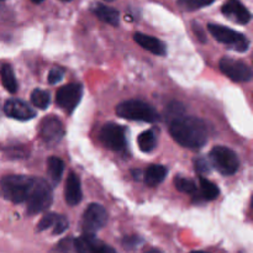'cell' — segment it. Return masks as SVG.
Instances as JSON below:
<instances>
[{
	"instance_id": "obj_1",
	"label": "cell",
	"mask_w": 253,
	"mask_h": 253,
	"mask_svg": "<svg viewBox=\"0 0 253 253\" xmlns=\"http://www.w3.org/2000/svg\"><path fill=\"white\" fill-rule=\"evenodd\" d=\"M170 136L180 146L200 148L208 141V128L204 121L193 116H178L170 121Z\"/></svg>"
},
{
	"instance_id": "obj_11",
	"label": "cell",
	"mask_w": 253,
	"mask_h": 253,
	"mask_svg": "<svg viewBox=\"0 0 253 253\" xmlns=\"http://www.w3.org/2000/svg\"><path fill=\"white\" fill-rule=\"evenodd\" d=\"M40 136L48 145H54L64 136V127L56 116L51 115L40 124Z\"/></svg>"
},
{
	"instance_id": "obj_37",
	"label": "cell",
	"mask_w": 253,
	"mask_h": 253,
	"mask_svg": "<svg viewBox=\"0 0 253 253\" xmlns=\"http://www.w3.org/2000/svg\"><path fill=\"white\" fill-rule=\"evenodd\" d=\"M0 1H2V0H0Z\"/></svg>"
},
{
	"instance_id": "obj_16",
	"label": "cell",
	"mask_w": 253,
	"mask_h": 253,
	"mask_svg": "<svg viewBox=\"0 0 253 253\" xmlns=\"http://www.w3.org/2000/svg\"><path fill=\"white\" fill-rule=\"evenodd\" d=\"M91 12L99 20L111 25V26H118L119 22H120V15H119L118 10L106 6L105 4H101V2H95V4L91 5Z\"/></svg>"
},
{
	"instance_id": "obj_14",
	"label": "cell",
	"mask_w": 253,
	"mask_h": 253,
	"mask_svg": "<svg viewBox=\"0 0 253 253\" xmlns=\"http://www.w3.org/2000/svg\"><path fill=\"white\" fill-rule=\"evenodd\" d=\"M64 199H66L67 204L74 207L78 205L83 199V194H82V187L81 180L76 173H69L68 178L66 182V188H64Z\"/></svg>"
},
{
	"instance_id": "obj_20",
	"label": "cell",
	"mask_w": 253,
	"mask_h": 253,
	"mask_svg": "<svg viewBox=\"0 0 253 253\" xmlns=\"http://www.w3.org/2000/svg\"><path fill=\"white\" fill-rule=\"evenodd\" d=\"M47 168H48V174L51 177L52 182L57 184L61 180L62 175H63L64 162L61 158L49 157L47 160Z\"/></svg>"
},
{
	"instance_id": "obj_2",
	"label": "cell",
	"mask_w": 253,
	"mask_h": 253,
	"mask_svg": "<svg viewBox=\"0 0 253 253\" xmlns=\"http://www.w3.org/2000/svg\"><path fill=\"white\" fill-rule=\"evenodd\" d=\"M34 182L35 178L29 177V175H5L0 180V189L5 199L14 204H20L27 200Z\"/></svg>"
},
{
	"instance_id": "obj_17",
	"label": "cell",
	"mask_w": 253,
	"mask_h": 253,
	"mask_svg": "<svg viewBox=\"0 0 253 253\" xmlns=\"http://www.w3.org/2000/svg\"><path fill=\"white\" fill-rule=\"evenodd\" d=\"M49 253H86V251L82 237H78V239L67 237V239L61 240Z\"/></svg>"
},
{
	"instance_id": "obj_27",
	"label": "cell",
	"mask_w": 253,
	"mask_h": 253,
	"mask_svg": "<svg viewBox=\"0 0 253 253\" xmlns=\"http://www.w3.org/2000/svg\"><path fill=\"white\" fill-rule=\"evenodd\" d=\"M52 234L53 235H61L68 229V219L63 215H58L56 222H54L53 227H52Z\"/></svg>"
},
{
	"instance_id": "obj_18",
	"label": "cell",
	"mask_w": 253,
	"mask_h": 253,
	"mask_svg": "<svg viewBox=\"0 0 253 253\" xmlns=\"http://www.w3.org/2000/svg\"><path fill=\"white\" fill-rule=\"evenodd\" d=\"M167 168L161 165H151L143 173V180L150 187H156L161 184L167 177Z\"/></svg>"
},
{
	"instance_id": "obj_29",
	"label": "cell",
	"mask_w": 253,
	"mask_h": 253,
	"mask_svg": "<svg viewBox=\"0 0 253 253\" xmlns=\"http://www.w3.org/2000/svg\"><path fill=\"white\" fill-rule=\"evenodd\" d=\"M194 167L199 174H208L210 172V169H211L208 161L204 160V158H197L194 161Z\"/></svg>"
},
{
	"instance_id": "obj_24",
	"label": "cell",
	"mask_w": 253,
	"mask_h": 253,
	"mask_svg": "<svg viewBox=\"0 0 253 253\" xmlns=\"http://www.w3.org/2000/svg\"><path fill=\"white\" fill-rule=\"evenodd\" d=\"M215 0H178V6L184 11H194L209 6Z\"/></svg>"
},
{
	"instance_id": "obj_21",
	"label": "cell",
	"mask_w": 253,
	"mask_h": 253,
	"mask_svg": "<svg viewBox=\"0 0 253 253\" xmlns=\"http://www.w3.org/2000/svg\"><path fill=\"white\" fill-rule=\"evenodd\" d=\"M137 143H138V147L142 152H151V151L155 150L156 147V143H157V136L156 133L153 132L152 130H147V131H143V132L140 133L137 138Z\"/></svg>"
},
{
	"instance_id": "obj_34",
	"label": "cell",
	"mask_w": 253,
	"mask_h": 253,
	"mask_svg": "<svg viewBox=\"0 0 253 253\" xmlns=\"http://www.w3.org/2000/svg\"><path fill=\"white\" fill-rule=\"evenodd\" d=\"M190 253H208V252H204V251H193V252H190Z\"/></svg>"
},
{
	"instance_id": "obj_35",
	"label": "cell",
	"mask_w": 253,
	"mask_h": 253,
	"mask_svg": "<svg viewBox=\"0 0 253 253\" xmlns=\"http://www.w3.org/2000/svg\"><path fill=\"white\" fill-rule=\"evenodd\" d=\"M62 1H71V0H62Z\"/></svg>"
},
{
	"instance_id": "obj_6",
	"label": "cell",
	"mask_w": 253,
	"mask_h": 253,
	"mask_svg": "<svg viewBox=\"0 0 253 253\" xmlns=\"http://www.w3.org/2000/svg\"><path fill=\"white\" fill-rule=\"evenodd\" d=\"M210 160L219 173L224 175H232L240 167V161L236 153L225 146H216L210 151Z\"/></svg>"
},
{
	"instance_id": "obj_8",
	"label": "cell",
	"mask_w": 253,
	"mask_h": 253,
	"mask_svg": "<svg viewBox=\"0 0 253 253\" xmlns=\"http://www.w3.org/2000/svg\"><path fill=\"white\" fill-rule=\"evenodd\" d=\"M83 96V86L79 83H71L57 90L56 103L66 113L72 114Z\"/></svg>"
},
{
	"instance_id": "obj_15",
	"label": "cell",
	"mask_w": 253,
	"mask_h": 253,
	"mask_svg": "<svg viewBox=\"0 0 253 253\" xmlns=\"http://www.w3.org/2000/svg\"><path fill=\"white\" fill-rule=\"evenodd\" d=\"M133 40H135L142 48L151 52V53L157 54V56H165V54L167 53L166 44L163 43L161 40H158L157 37L150 36V35L146 34H141V32H136V34L133 35Z\"/></svg>"
},
{
	"instance_id": "obj_4",
	"label": "cell",
	"mask_w": 253,
	"mask_h": 253,
	"mask_svg": "<svg viewBox=\"0 0 253 253\" xmlns=\"http://www.w3.org/2000/svg\"><path fill=\"white\" fill-rule=\"evenodd\" d=\"M53 200V193L48 183L43 179H35L27 198V214L36 215L48 209Z\"/></svg>"
},
{
	"instance_id": "obj_26",
	"label": "cell",
	"mask_w": 253,
	"mask_h": 253,
	"mask_svg": "<svg viewBox=\"0 0 253 253\" xmlns=\"http://www.w3.org/2000/svg\"><path fill=\"white\" fill-rule=\"evenodd\" d=\"M57 217H58V214H54V212H49V214H46L43 217H42L41 220H40L39 224H37L36 231L37 232H42V231H44V230L53 227V225H54V222H56Z\"/></svg>"
},
{
	"instance_id": "obj_19",
	"label": "cell",
	"mask_w": 253,
	"mask_h": 253,
	"mask_svg": "<svg viewBox=\"0 0 253 253\" xmlns=\"http://www.w3.org/2000/svg\"><path fill=\"white\" fill-rule=\"evenodd\" d=\"M0 78H1V83L4 88L6 89L9 93L14 94L17 91V82L15 78L14 71H12L10 64H4L0 68Z\"/></svg>"
},
{
	"instance_id": "obj_31",
	"label": "cell",
	"mask_w": 253,
	"mask_h": 253,
	"mask_svg": "<svg viewBox=\"0 0 253 253\" xmlns=\"http://www.w3.org/2000/svg\"><path fill=\"white\" fill-rule=\"evenodd\" d=\"M89 253H118V252H116L113 247L108 246V245L103 244V242L100 241V244L96 245V246L94 247V249Z\"/></svg>"
},
{
	"instance_id": "obj_3",
	"label": "cell",
	"mask_w": 253,
	"mask_h": 253,
	"mask_svg": "<svg viewBox=\"0 0 253 253\" xmlns=\"http://www.w3.org/2000/svg\"><path fill=\"white\" fill-rule=\"evenodd\" d=\"M116 114L123 119L133 121H145V123H156L160 120L157 111L141 100H127L119 104Z\"/></svg>"
},
{
	"instance_id": "obj_36",
	"label": "cell",
	"mask_w": 253,
	"mask_h": 253,
	"mask_svg": "<svg viewBox=\"0 0 253 253\" xmlns=\"http://www.w3.org/2000/svg\"><path fill=\"white\" fill-rule=\"evenodd\" d=\"M108 1H111V0H108Z\"/></svg>"
},
{
	"instance_id": "obj_33",
	"label": "cell",
	"mask_w": 253,
	"mask_h": 253,
	"mask_svg": "<svg viewBox=\"0 0 253 253\" xmlns=\"http://www.w3.org/2000/svg\"><path fill=\"white\" fill-rule=\"evenodd\" d=\"M32 2H35V4H40V2H42L43 0H31Z\"/></svg>"
},
{
	"instance_id": "obj_7",
	"label": "cell",
	"mask_w": 253,
	"mask_h": 253,
	"mask_svg": "<svg viewBox=\"0 0 253 253\" xmlns=\"http://www.w3.org/2000/svg\"><path fill=\"white\" fill-rule=\"evenodd\" d=\"M108 222V211L100 204H90L82 217V229L84 234L94 235L103 229Z\"/></svg>"
},
{
	"instance_id": "obj_28",
	"label": "cell",
	"mask_w": 253,
	"mask_h": 253,
	"mask_svg": "<svg viewBox=\"0 0 253 253\" xmlns=\"http://www.w3.org/2000/svg\"><path fill=\"white\" fill-rule=\"evenodd\" d=\"M143 239L140 236H136V235H132V236H126L123 239V246L127 250H133L136 247H138L140 245H142Z\"/></svg>"
},
{
	"instance_id": "obj_23",
	"label": "cell",
	"mask_w": 253,
	"mask_h": 253,
	"mask_svg": "<svg viewBox=\"0 0 253 253\" xmlns=\"http://www.w3.org/2000/svg\"><path fill=\"white\" fill-rule=\"evenodd\" d=\"M31 103L36 108L44 110V109L48 108L49 103H51V96H49L48 91L35 89L31 94Z\"/></svg>"
},
{
	"instance_id": "obj_5",
	"label": "cell",
	"mask_w": 253,
	"mask_h": 253,
	"mask_svg": "<svg viewBox=\"0 0 253 253\" xmlns=\"http://www.w3.org/2000/svg\"><path fill=\"white\" fill-rule=\"evenodd\" d=\"M210 34L215 37L221 43L227 44L231 48H234L237 52H246L250 47V41L245 35L235 31L227 26L217 24H209L208 25Z\"/></svg>"
},
{
	"instance_id": "obj_12",
	"label": "cell",
	"mask_w": 253,
	"mask_h": 253,
	"mask_svg": "<svg viewBox=\"0 0 253 253\" xmlns=\"http://www.w3.org/2000/svg\"><path fill=\"white\" fill-rule=\"evenodd\" d=\"M4 113L9 118L19 121L31 120L36 116L35 109L19 99H9L4 105Z\"/></svg>"
},
{
	"instance_id": "obj_30",
	"label": "cell",
	"mask_w": 253,
	"mask_h": 253,
	"mask_svg": "<svg viewBox=\"0 0 253 253\" xmlns=\"http://www.w3.org/2000/svg\"><path fill=\"white\" fill-rule=\"evenodd\" d=\"M64 71L61 68H53L51 69V72L48 73V83L49 84H57L58 82H61L63 79Z\"/></svg>"
},
{
	"instance_id": "obj_13",
	"label": "cell",
	"mask_w": 253,
	"mask_h": 253,
	"mask_svg": "<svg viewBox=\"0 0 253 253\" xmlns=\"http://www.w3.org/2000/svg\"><path fill=\"white\" fill-rule=\"evenodd\" d=\"M221 12L236 24L246 25L251 21V12L240 0H229L221 7Z\"/></svg>"
},
{
	"instance_id": "obj_10",
	"label": "cell",
	"mask_w": 253,
	"mask_h": 253,
	"mask_svg": "<svg viewBox=\"0 0 253 253\" xmlns=\"http://www.w3.org/2000/svg\"><path fill=\"white\" fill-rule=\"evenodd\" d=\"M100 140L104 146L113 151H121L125 147V131L120 125L109 123L103 126L100 131Z\"/></svg>"
},
{
	"instance_id": "obj_32",
	"label": "cell",
	"mask_w": 253,
	"mask_h": 253,
	"mask_svg": "<svg viewBox=\"0 0 253 253\" xmlns=\"http://www.w3.org/2000/svg\"><path fill=\"white\" fill-rule=\"evenodd\" d=\"M146 253H162V252L157 249H150L148 251H146Z\"/></svg>"
},
{
	"instance_id": "obj_25",
	"label": "cell",
	"mask_w": 253,
	"mask_h": 253,
	"mask_svg": "<svg viewBox=\"0 0 253 253\" xmlns=\"http://www.w3.org/2000/svg\"><path fill=\"white\" fill-rule=\"evenodd\" d=\"M174 185L182 193H188V194H195L197 193V184L194 183V180L188 179V178L177 177L174 179Z\"/></svg>"
},
{
	"instance_id": "obj_9",
	"label": "cell",
	"mask_w": 253,
	"mask_h": 253,
	"mask_svg": "<svg viewBox=\"0 0 253 253\" xmlns=\"http://www.w3.org/2000/svg\"><path fill=\"white\" fill-rule=\"evenodd\" d=\"M220 69L222 73L234 82H249L252 79V69L242 61L222 57L220 59Z\"/></svg>"
},
{
	"instance_id": "obj_22",
	"label": "cell",
	"mask_w": 253,
	"mask_h": 253,
	"mask_svg": "<svg viewBox=\"0 0 253 253\" xmlns=\"http://www.w3.org/2000/svg\"><path fill=\"white\" fill-rule=\"evenodd\" d=\"M199 184H200V193H202L203 199L205 200H214L219 197V188L216 184L208 180L207 178L200 177L199 178Z\"/></svg>"
}]
</instances>
